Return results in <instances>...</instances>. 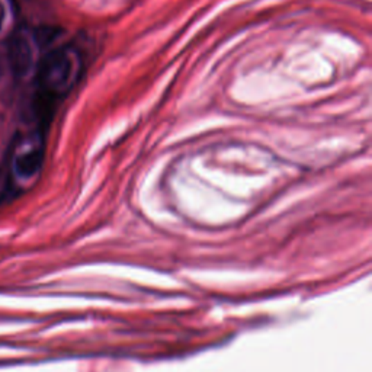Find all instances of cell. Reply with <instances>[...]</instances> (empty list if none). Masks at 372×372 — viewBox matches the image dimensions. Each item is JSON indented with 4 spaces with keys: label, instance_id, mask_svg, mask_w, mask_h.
<instances>
[{
    "label": "cell",
    "instance_id": "3957f363",
    "mask_svg": "<svg viewBox=\"0 0 372 372\" xmlns=\"http://www.w3.org/2000/svg\"><path fill=\"white\" fill-rule=\"evenodd\" d=\"M42 161H44V145L39 144L17 157L13 165L15 173L22 177V179H29V177H34L39 172Z\"/></svg>",
    "mask_w": 372,
    "mask_h": 372
},
{
    "label": "cell",
    "instance_id": "7a4b0ae2",
    "mask_svg": "<svg viewBox=\"0 0 372 372\" xmlns=\"http://www.w3.org/2000/svg\"><path fill=\"white\" fill-rule=\"evenodd\" d=\"M9 62L15 76L25 78L33 69L34 53L29 39L24 35H15L9 42Z\"/></svg>",
    "mask_w": 372,
    "mask_h": 372
},
{
    "label": "cell",
    "instance_id": "277c9868",
    "mask_svg": "<svg viewBox=\"0 0 372 372\" xmlns=\"http://www.w3.org/2000/svg\"><path fill=\"white\" fill-rule=\"evenodd\" d=\"M3 22H5V6L2 2H0V29H2Z\"/></svg>",
    "mask_w": 372,
    "mask_h": 372
},
{
    "label": "cell",
    "instance_id": "6da1fadb",
    "mask_svg": "<svg viewBox=\"0 0 372 372\" xmlns=\"http://www.w3.org/2000/svg\"><path fill=\"white\" fill-rule=\"evenodd\" d=\"M80 71L82 60L76 50L62 47L48 53L38 67V94L57 102L76 85Z\"/></svg>",
    "mask_w": 372,
    "mask_h": 372
}]
</instances>
